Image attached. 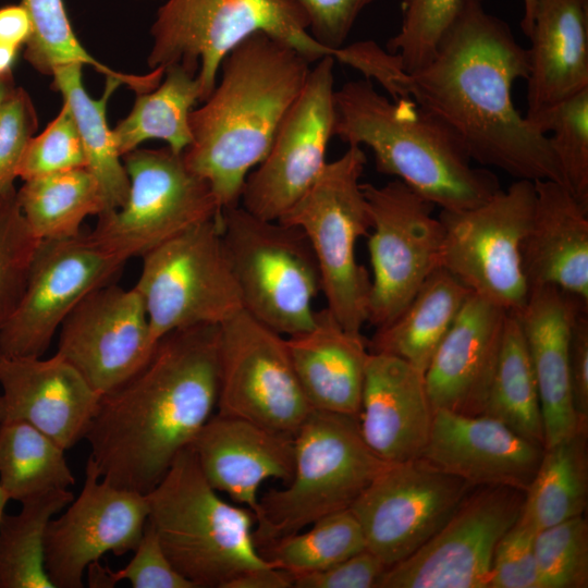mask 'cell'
<instances>
[{"label": "cell", "instance_id": "obj_1", "mask_svg": "<svg viewBox=\"0 0 588 588\" xmlns=\"http://www.w3.org/2000/svg\"><path fill=\"white\" fill-rule=\"evenodd\" d=\"M482 2L463 0L432 59L409 73L397 65L385 90L444 124L471 161L516 180L565 185L548 135L512 99L514 83L528 75L527 49Z\"/></svg>", "mask_w": 588, "mask_h": 588}, {"label": "cell", "instance_id": "obj_2", "mask_svg": "<svg viewBox=\"0 0 588 588\" xmlns=\"http://www.w3.org/2000/svg\"><path fill=\"white\" fill-rule=\"evenodd\" d=\"M219 324L162 336L134 376L102 394L85 436L110 485L149 492L213 415L219 396Z\"/></svg>", "mask_w": 588, "mask_h": 588}, {"label": "cell", "instance_id": "obj_3", "mask_svg": "<svg viewBox=\"0 0 588 588\" xmlns=\"http://www.w3.org/2000/svg\"><path fill=\"white\" fill-rule=\"evenodd\" d=\"M310 62L264 33L237 44L220 64V79L189 114L186 167L210 186L219 208L240 205L250 170L268 155L298 97Z\"/></svg>", "mask_w": 588, "mask_h": 588}, {"label": "cell", "instance_id": "obj_4", "mask_svg": "<svg viewBox=\"0 0 588 588\" xmlns=\"http://www.w3.org/2000/svg\"><path fill=\"white\" fill-rule=\"evenodd\" d=\"M333 136L365 145L380 173L394 175L441 210L478 207L501 189L497 175L471 160L453 133L412 100L389 99L371 81L334 94Z\"/></svg>", "mask_w": 588, "mask_h": 588}, {"label": "cell", "instance_id": "obj_5", "mask_svg": "<svg viewBox=\"0 0 588 588\" xmlns=\"http://www.w3.org/2000/svg\"><path fill=\"white\" fill-rule=\"evenodd\" d=\"M217 492L188 445L145 494L147 523L172 565L196 588H224L245 571L274 565L257 548L252 511Z\"/></svg>", "mask_w": 588, "mask_h": 588}, {"label": "cell", "instance_id": "obj_6", "mask_svg": "<svg viewBox=\"0 0 588 588\" xmlns=\"http://www.w3.org/2000/svg\"><path fill=\"white\" fill-rule=\"evenodd\" d=\"M390 463L365 442L357 417L313 409L294 434V468L284 489L259 499V552L316 520L351 509Z\"/></svg>", "mask_w": 588, "mask_h": 588}, {"label": "cell", "instance_id": "obj_7", "mask_svg": "<svg viewBox=\"0 0 588 588\" xmlns=\"http://www.w3.org/2000/svg\"><path fill=\"white\" fill-rule=\"evenodd\" d=\"M309 21L294 0H167L150 27V70L181 65L196 74L201 102L213 90L224 57L242 40L264 33L303 54L310 63L332 50L310 35Z\"/></svg>", "mask_w": 588, "mask_h": 588}, {"label": "cell", "instance_id": "obj_8", "mask_svg": "<svg viewBox=\"0 0 588 588\" xmlns=\"http://www.w3.org/2000/svg\"><path fill=\"white\" fill-rule=\"evenodd\" d=\"M366 161L360 146H348L341 157L327 162L315 183L278 220L304 232L319 267L327 308L356 333L368 319L371 286L356 258L357 241L371 228L359 182Z\"/></svg>", "mask_w": 588, "mask_h": 588}, {"label": "cell", "instance_id": "obj_9", "mask_svg": "<svg viewBox=\"0 0 588 588\" xmlns=\"http://www.w3.org/2000/svg\"><path fill=\"white\" fill-rule=\"evenodd\" d=\"M222 241L243 309L284 336L313 328L319 267L304 232L241 205L221 210Z\"/></svg>", "mask_w": 588, "mask_h": 588}, {"label": "cell", "instance_id": "obj_10", "mask_svg": "<svg viewBox=\"0 0 588 588\" xmlns=\"http://www.w3.org/2000/svg\"><path fill=\"white\" fill-rule=\"evenodd\" d=\"M221 212L143 256L134 285L155 342L197 324H220L243 309L222 241Z\"/></svg>", "mask_w": 588, "mask_h": 588}, {"label": "cell", "instance_id": "obj_11", "mask_svg": "<svg viewBox=\"0 0 588 588\" xmlns=\"http://www.w3.org/2000/svg\"><path fill=\"white\" fill-rule=\"evenodd\" d=\"M536 200L535 183L515 180L482 205L462 211L441 210V266L473 293L516 314L529 286L522 267V244Z\"/></svg>", "mask_w": 588, "mask_h": 588}, {"label": "cell", "instance_id": "obj_12", "mask_svg": "<svg viewBox=\"0 0 588 588\" xmlns=\"http://www.w3.org/2000/svg\"><path fill=\"white\" fill-rule=\"evenodd\" d=\"M130 180L125 203L98 216L89 236L126 260L221 212L209 184L168 146L122 157Z\"/></svg>", "mask_w": 588, "mask_h": 588}, {"label": "cell", "instance_id": "obj_13", "mask_svg": "<svg viewBox=\"0 0 588 588\" xmlns=\"http://www.w3.org/2000/svg\"><path fill=\"white\" fill-rule=\"evenodd\" d=\"M362 188L371 221L367 322L380 328L441 267L443 228L433 217L436 206L397 179L382 186L362 183Z\"/></svg>", "mask_w": 588, "mask_h": 588}, {"label": "cell", "instance_id": "obj_14", "mask_svg": "<svg viewBox=\"0 0 588 588\" xmlns=\"http://www.w3.org/2000/svg\"><path fill=\"white\" fill-rule=\"evenodd\" d=\"M219 326L218 414L294 437L313 408L286 338L244 309Z\"/></svg>", "mask_w": 588, "mask_h": 588}, {"label": "cell", "instance_id": "obj_15", "mask_svg": "<svg viewBox=\"0 0 588 588\" xmlns=\"http://www.w3.org/2000/svg\"><path fill=\"white\" fill-rule=\"evenodd\" d=\"M524 499L511 487H474L426 543L387 568L378 588H488L494 549Z\"/></svg>", "mask_w": 588, "mask_h": 588}, {"label": "cell", "instance_id": "obj_16", "mask_svg": "<svg viewBox=\"0 0 588 588\" xmlns=\"http://www.w3.org/2000/svg\"><path fill=\"white\" fill-rule=\"evenodd\" d=\"M473 488L420 456L390 463L351 511L366 549L390 567L426 543Z\"/></svg>", "mask_w": 588, "mask_h": 588}, {"label": "cell", "instance_id": "obj_17", "mask_svg": "<svg viewBox=\"0 0 588 588\" xmlns=\"http://www.w3.org/2000/svg\"><path fill=\"white\" fill-rule=\"evenodd\" d=\"M334 61L327 56L310 68L272 146L245 181L240 205L252 215L278 221L322 172L335 120Z\"/></svg>", "mask_w": 588, "mask_h": 588}, {"label": "cell", "instance_id": "obj_18", "mask_svg": "<svg viewBox=\"0 0 588 588\" xmlns=\"http://www.w3.org/2000/svg\"><path fill=\"white\" fill-rule=\"evenodd\" d=\"M126 261L89 234L41 241L21 302L0 331V356L41 357L70 311Z\"/></svg>", "mask_w": 588, "mask_h": 588}, {"label": "cell", "instance_id": "obj_19", "mask_svg": "<svg viewBox=\"0 0 588 588\" xmlns=\"http://www.w3.org/2000/svg\"><path fill=\"white\" fill-rule=\"evenodd\" d=\"M46 529L45 567L53 588H82L89 564L106 553L123 555L140 541L146 495L103 480L88 457L83 488Z\"/></svg>", "mask_w": 588, "mask_h": 588}, {"label": "cell", "instance_id": "obj_20", "mask_svg": "<svg viewBox=\"0 0 588 588\" xmlns=\"http://www.w3.org/2000/svg\"><path fill=\"white\" fill-rule=\"evenodd\" d=\"M156 344L137 290L105 284L63 320L57 354L102 395L140 370Z\"/></svg>", "mask_w": 588, "mask_h": 588}, {"label": "cell", "instance_id": "obj_21", "mask_svg": "<svg viewBox=\"0 0 588 588\" xmlns=\"http://www.w3.org/2000/svg\"><path fill=\"white\" fill-rule=\"evenodd\" d=\"M101 394L63 357L0 356V422L25 421L63 448L88 431Z\"/></svg>", "mask_w": 588, "mask_h": 588}, {"label": "cell", "instance_id": "obj_22", "mask_svg": "<svg viewBox=\"0 0 588 588\" xmlns=\"http://www.w3.org/2000/svg\"><path fill=\"white\" fill-rule=\"evenodd\" d=\"M544 446L487 415L436 411L421 457L474 487L505 486L527 491Z\"/></svg>", "mask_w": 588, "mask_h": 588}, {"label": "cell", "instance_id": "obj_23", "mask_svg": "<svg viewBox=\"0 0 588 588\" xmlns=\"http://www.w3.org/2000/svg\"><path fill=\"white\" fill-rule=\"evenodd\" d=\"M509 313L470 293L424 372L433 411L482 415Z\"/></svg>", "mask_w": 588, "mask_h": 588}, {"label": "cell", "instance_id": "obj_24", "mask_svg": "<svg viewBox=\"0 0 588 588\" xmlns=\"http://www.w3.org/2000/svg\"><path fill=\"white\" fill-rule=\"evenodd\" d=\"M433 414L422 371L396 356L369 352L358 421L365 442L381 460L420 457Z\"/></svg>", "mask_w": 588, "mask_h": 588}, {"label": "cell", "instance_id": "obj_25", "mask_svg": "<svg viewBox=\"0 0 588 588\" xmlns=\"http://www.w3.org/2000/svg\"><path fill=\"white\" fill-rule=\"evenodd\" d=\"M207 481L255 516L258 490L270 478L289 481L294 468V437L252 421L213 414L189 444Z\"/></svg>", "mask_w": 588, "mask_h": 588}, {"label": "cell", "instance_id": "obj_26", "mask_svg": "<svg viewBox=\"0 0 588 588\" xmlns=\"http://www.w3.org/2000/svg\"><path fill=\"white\" fill-rule=\"evenodd\" d=\"M588 302L553 285L529 289L524 307L513 314L519 323L536 377L544 448L572 437L580 429L573 407L568 343L573 319Z\"/></svg>", "mask_w": 588, "mask_h": 588}, {"label": "cell", "instance_id": "obj_27", "mask_svg": "<svg viewBox=\"0 0 588 588\" xmlns=\"http://www.w3.org/2000/svg\"><path fill=\"white\" fill-rule=\"evenodd\" d=\"M536 200L522 244L529 289L553 285L588 302V204L555 181H535Z\"/></svg>", "mask_w": 588, "mask_h": 588}, {"label": "cell", "instance_id": "obj_28", "mask_svg": "<svg viewBox=\"0 0 588 588\" xmlns=\"http://www.w3.org/2000/svg\"><path fill=\"white\" fill-rule=\"evenodd\" d=\"M527 75V112L541 115L588 88V0H536Z\"/></svg>", "mask_w": 588, "mask_h": 588}, {"label": "cell", "instance_id": "obj_29", "mask_svg": "<svg viewBox=\"0 0 588 588\" xmlns=\"http://www.w3.org/2000/svg\"><path fill=\"white\" fill-rule=\"evenodd\" d=\"M286 342L310 407L358 418L369 355L362 333L346 330L326 307L316 310L311 329Z\"/></svg>", "mask_w": 588, "mask_h": 588}, {"label": "cell", "instance_id": "obj_30", "mask_svg": "<svg viewBox=\"0 0 588 588\" xmlns=\"http://www.w3.org/2000/svg\"><path fill=\"white\" fill-rule=\"evenodd\" d=\"M471 291L442 266L421 284L404 309L367 341L371 353L396 356L425 372Z\"/></svg>", "mask_w": 588, "mask_h": 588}, {"label": "cell", "instance_id": "obj_31", "mask_svg": "<svg viewBox=\"0 0 588 588\" xmlns=\"http://www.w3.org/2000/svg\"><path fill=\"white\" fill-rule=\"evenodd\" d=\"M81 63H69L52 72V88L60 93L75 120L86 156V169L99 183L107 210L120 208L126 200L130 180L112 130L107 123V106L112 94L123 86L106 79L102 96L95 99L86 91ZM105 211V212H106Z\"/></svg>", "mask_w": 588, "mask_h": 588}, {"label": "cell", "instance_id": "obj_32", "mask_svg": "<svg viewBox=\"0 0 588 588\" xmlns=\"http://www.w3.org/2000/svg\"><path fill=\"white\" fill-rule=\"evenodd\" d=\"M201 102L196 74L181 65L166 69L152 90L136 94L132 110L112 128L115 145L123 157L148 139H161L175 154L191 145L189 114Z\"/></svg>", "mask_w": 588, "mask_h": 588}, {"label": "cell", "instance_id": "obj_33", "mask_svg": "<svg viewBox=\"0 0 588 588\" xmlns=\"http://www.w3.org/2000/svg\"><path fill=\"white\" fill-rule=\"evenodd\" d=\"M588 429L544 448L519 518L539 531L584 515L588 501Z\"/></svg>", "mask_w": 588, "mask_h": 588}, {"label": "cell", "instance_id": "obj_34", "mask_svg": "<svg viewBox=\"0 0 588 588\" xmlns=\"http://www.w3.org/2000/svg\"><path fill=\"white\" fill-rule=\"evenodd\" d=\"M17 189L22 212L40 240L78 235L83 221L107 210L102 189L86 168L23 181Z\"/></svg>", "mask_w": 588, "mask_h": 588}, {"label": "cell", "instance_id": "obj_35", "mask_svg": "<svg viewBox=\"0 0 588 588\" xmlns=\"http://www.w3.org/2000/svg\"><path fill=\"white\" fill-rule=\"evenodd\" d=\"M32 21V34L24 46V59L40 74L52 75L56 68L81 63L107 78H114L136 94L155 89L164 76L162 66L147 74L111 69L94 58L79 42L63 0H21Z\"/></svg>", "mask_w": 588, "mask_h": 588}, {"label": "cell", "instance_id": "obj_36", "mask_svg": "<svg viewBox=\"0 0 588 588\" xmlns=\"http://www.w3.org/2000/svg\"><path fill=\"white\" fill-rule=\"evenodd\" d=\"M74 483L63 448L25 421L0 422V486L9 500L22 503Z\"/></svg>", "mask_w": 588, "mask_h": 588}, {"label": "cell", "instance_id": "obj_37", "mask_svg": "<svg viewBox=\"0 0 588 588\" xmlns=\"http://www.w3.org/2000/svg\"><path fill=\"white\" fill-rule=\"evenodd\" d=\"M73 499L70 489H57L22 502L15 515H3L0 588H53L45 567L46 529Z\"/></svg>", "mask_w": 588, "mask_h": 588}, {"label": "cell", "instance_id": "obj_38", "mask_svg": "<svg viewBox=\"0 0 588 588\" xmlns=\"http://www.w3.org/2000/svg\"><path fill=\"white\" fill-rule=\"evenodd\" d=\"M482 415L502 421L522 437L544 446L536 377L524 334L511 313Z\"/></svg>", "mask_w": 588, "mask_h": 588}, {"label": "cell", "instance_id": "obj_39", "mask_svg": "<svg viewBox=\"0 0 588 588\" xmlns=\"http://www.w3.org/2000/svg\"><path fill=\"white\" fill-rule=\"evenodd\" d=\"M364 549L360 525L347 509L316 520L309 530L289 535L260 553L294 577L324 569Z\"/></svg>", "mask_w": 588, "mask_h": 588}, {"label": "cell", "instance_id": "obj_40", "mask_svg": "<svg viewBox=\"0 0 588 588\" xmlns=\"http://www.w3.org/2000/svg\"><path fill=\"white\" fill-rule=\"evenodd\" d=\"M40 242L22 212L17 189L0 193V331L21 302Z\"/></svg>", "mask_w": 588, "mask_h": 588}, {"label": "cell", "instance_id": "obj_41", "mask_svg": "<svg viewBox=\"0 0 588 588\" xmlns=\"http://www.w3.org/2000/svg\"><path fill=\"white\" fill-rule=\"evenodd\" d=\"M532 125L548 135L566 187L588 204V88L555 106Z\"/></svg>", "mask_w": 588, "mask_h": 588}, {"label": "cell", "instance_id": "obj_42", "mask_svg": "<svg viewBox=\"0 0 588 588\" xmlns=\"http://www.w3.org/2000/svg\"><path fill=\"white\" fill-rule=\"evenodd\" d=\"M534 550L541 588L588 587V523L584 515L537 531Z\"/></svg>", "mask_w": 588, "mask_h": 588}, {"label": "cell", "instance_id": "obj_43", "mask_svg": "<svg viewBox=\"0 0 588 588\" xmlns=\"http://www.w3.org/2000/svg\"><path fill=\"white\" fill-rule=\"evenodd\" d=\"M463 0H402L400 30L387 42L404 72L427 64L448 28L456 17Z\"/></svg>", "mask_w": 588, "mask_h": 588}, {"label": "cell", "instance_id": "obj_44", "mask_svg": "<svg viewBox=\"0 0 588 588\" xmlns=\"http://www.w3.org/2000/svg\"><path fill=\"white\" fill-rule=\"evenodd\" d=\"M86 168L83 143L69 106L63 102L54 119L27 144L17 169L23 181Z\"/></svg>", "mask_w": 588, "mask_h": 588}, {"label": "cell", "instance_id": "obj_45", "mask_svg": "<svg viewBox=\"0 0 588 588\" xmlns=\"http://www.w3.org/2000/svg\"><path fill=\"white\" fill-rule=\"evenodd\" d=\"M38 128V114L29 94L15 87L0 107V193L14 186L17 169Z\"/></svg>", "mask_w": 588, "mask_h": 588}, {"label": "cell", "instance_id": "obj_46", "mask_svg": "<svg viewBox=\"0 0 588 588\" xmlns=\"http://www.w3.org/2000/svg\"><path fill=\"white\" fill-rule=\"evenodd\" d=\"M133 552L130 562L119 571L103 566L105 588L114 587L122 580H127L133 588H196L172 565L148 523Z\"/></svg>", "mask_w": 588, "mask_h": 588}, {"label": "cell", "instance_id": "obj_47", "mask_svg": "<svg viewBox=\"0 0 588 588\" xmlns=\"http://www.w3.org/2000/svg\"><path fill=\"white\" fill-rule=\"evenodd\" d=\"M536 532L518 516L494 549L488 588H541L534 550Z\"/></svg>", "mask_w": 588, "mask_h": 588}, {"label": "cell", "instance_id": "obj_48", "mask_svg": "<svg viewBox=\"0 0 588 588\" xmlns=\"http://www.w3.org/2000/svg\"><path fill=\"white\" fill-rule=\"evenodd\" d=\"M306 13L310 35L324 47L339 50L359 14L377 0H294Z\"/></svg>", "mask_w": 588, "mask_h": 588}, {"label": "cell", "instance_id": "obj_49", "mask_svg": "<svg viewBox=\"0 0 588 588\" xmlns=\"http://www.w3.org/2000/svg\"><path fill=\"white\" fill-rule=\"evenodd\" d=\"M388 566L364 549L324 569L294 576L295 588H378Z\"/></svg>", "mask_w": 588, "mask_h": 588}, {"label": "cell", "instance_id": "obj_50", "mask_svg": "<svg viewBox=\"0 0 588 588\" xmlns=\"http://www.w3.org/2000/svg\"><path fill=\"white\" fill-rule=\"evenodd\" d=\"M573 407L581 427L588 428V305H581L572 322L568 343Z\"/></svg>", "mask_w": 588, "mask_h": 588}, {"label": "cell", "instance_id": "obj_51", "mask_svg": "<svg viewBox=\"0 0 588 588\" xmlns=\"http://www.w3.org/2000/svg\"><path fill=\"white\" fill-rule=\"evenodd\" d=\"M294 577L291 573L275 565H268L245 571L230 581L224 588H291Z\"/></svg>", "mask_w": 588, "mask_h": 588}, {"label": "cell", "instance_id": "obj_52", "mask_svg": "<svg viewBox=\"0 0 588 588\" xmlns=\"http://www.w3.org/2000/svg\"><path fill=\"white\" fill-rule=\"evenodd\" d=\"M32 34V21L26 9L20 4L0 8V39L23 48Z\"/></svg>", "mask_w": 588, "mask_h": 588}, {"label": "cell", "instance_id": "obj_53", "mask_svg": "<svg viewBox=\"0 0 588 588\" xmlns=\"http://www.w3.org/2000/svg\"><path fill=\"white\" fill-rule=\"evenodd\" d=\"M19 50L14 45L0 39V74L13 72Z\"/></svg>", "mask_w": 588, "mask_h": 588}, {"label": "cell", "instance_id": "obj_54", "mask_svg": "<svg viewBox=\"0 0 588 588\" xmlns=\"http://www.w3.org/2000/svg\"><path fill=\"white\" fill-rule=\"evenodd\" d=\"M536 0H523V17L520 20V28L528 36L531 27L535 13Z\"/></svg>", "mask_w": 588, "mask_h": 588}, {"label": "cell", "instance_id": "obj_55", "mask_svg": "<svg viewBox=\"0 0 588 588\" xmlns=\"http://www.w3.org/2000/svg\"><path fill=\"white\" fill-rule=\"evenodd\" d=\"M15 87L13 72L0 74V107Z\"/></svg>", "mask_w": 588, "mask_h": 588}, {"label": "cell", "instance_id": "obj_56", "mask_svg": "<svg viewBox=\"0 0 588 588\" xmlns=\"http://www.w3.org/2000/svg\"><path fill=\"white\" fill-rule=\"evenodd\" d=\"M9 501V499L7 498L4 491L2 490L1 486H0V523H1V519L4 515V507H5V504L7 502Z\"/></svg>", "mask_w": 588, "mask_h": 588}]
</instances>
